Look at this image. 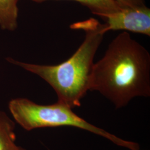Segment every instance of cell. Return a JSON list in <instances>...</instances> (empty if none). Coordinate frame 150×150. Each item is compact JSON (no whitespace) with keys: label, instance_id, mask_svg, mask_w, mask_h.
<instances>
[{"label":"cell","instance_id":"obj_5","mask_svg":"<svg viewBox=\"0 0 150 150\" xmlns=\"http://www.w3.org/2000/svg\"><path fill=\"white\" fill-rule=\"evenodd\" d=\"M15 128V121L0 111V150H26L16 144Z\"/></svg>","mask_w":150,"mask_h":150},{"label":"cell","instance_id":"obj_1","mask_svg":"<svg viewBox=\"0 0 150 150\" xmlns=\"http://www.w3.org/2000/svg\"><path fill=\"white\" fill-rule=\"evenodd\" d=\"M90 90L99 92L117 108L136 97L150 96V53L127 32L121 33L93 64Z\"/></svg>","mask_w":150,"mask_h":150},{"label":"cell","instance_id":"obj_8","mask_svg":"<svg viewBox=\"0 0 150 150\" xmlns=\"http://www.w3.org/2000/svg\"><path fill=\"white\" fill-rule=\"evenodd\" d=\"M120 7L145 5V0H114Z\"/></svg>","mask_w":150,"mask_h":150},{"label":"cell","instance_id":"obj_3","mask_svg":"<svg viewBox=\"0 0 150 150\" xmlns=\"http://www.w3.org/2000/svg\"><path fill=\"white\" fill-rule=\"evenodd\" d=\"M8 108L15 122L27 131L44 127L72 126L100 135L129 150L139 149L138 144L121 139L92 125L77 115L72 108L59 102L43 105L25 98H17L9 102Z\"/></svg>","mask_w":150,"mask_h":150},{"label":"cell","instance_id":"obj_2","mask_svg":"<svg viewBox=\"0 0 150 150\" xmlns=\"http://www.w3.org/2000/svg\"><path fill=\"white\" fill-rule=\"evenodd\" d=\"M73 30H81L85 38L79 48L70 59L57 65H40L7 61L38 75L47 82L56 92L58 101L73 108L81 106V100L90 90L93 59L107 32L105 24L90 18L72 24Z\"/></svg>","mask_w":150,"mask_h":150},{"label":"cell","instance_id":"obj_7","mask_svg":"<svg viewBox=\"0 0 150 150\" xmlns=\"http://www.w3.org/2000/svg\"><path fill=\"white\" fill-rule=\"evenodd\" d=\"M18 0H0V27L13 31L17 26Z\"/></svg>","mask_w":150,"mask_h":150},{"label":"cell","instance_id":"obj_4","mask_svg":"<svg viewBox=\"0 0 150 150\" xmlns=\"http://www.w3.org/2000/svg\"><path fill=\"white\" fill-rule=\"evenodd\" d=\"M104 21L107 31L125 30L150 36V10L146 5L121 7Z\"/></svg>","mask_w":150,"mask_h":150},{"label":"cell","instance_id":"obj_6","mask_svg":"<svg viewBox=\"0 0 150 150\" xmlns=\"http://www.w3.org/2000/svg\"><path fill=\"white\" fill-rule=\"evenodd\" d=\"M41 3L47 0H32ZM79 2L103 20L108 16L118 12L121 7L114 0H72Z\"/></svg>","mask_w":150,"mask_h":150}]
</instances>
